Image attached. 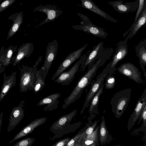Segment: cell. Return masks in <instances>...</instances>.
I'll list each match as a JSON object with an SVG mask.
<instances>
[{"instance_id": "6da1fadb", "label": "cell", "mask_w": 146, "mask_h": 146, "mask_svg": "<svg viewBox=\"0 0 146 146\" xmlns=\"http://www.w3.org/2000/svg\"><path fill=\"white\" fill-rule=\"evenodd\" d=\"M113 52V49L111 47L105 48L101 55L88 68V70L80 79L69 95L64 99V103L62 106L63 109L66 108L80 98L84 89L91 84L97 70L110 59Z\"/></svg>"}, {"instance_id": "7a4b0ae2", "label": "cell", "mask_w": 146, "mask_h": 146, "mask_svg": "<svg viewBox=\"0 0 146 146\" xmlns=\"http://www.w3.org/2000/svg\"><path fill=\"white\" fill-rule=\"evenodd\" d=\"M42 57H39L37 60L32 68L26 65H22L20 69V81L19 84L20 92L21 93L28 90H33L38 70L37 66L41 62Z\"/></svg>"}, {"instance_id": "3957f363", "label": "cell", "mask_w": 146, "mask_h": 146, "mask_svg": "<svg viewBox=\"0 0 146 146\" xmlns=\"http://www.w3.org/2000/svg\"><path fill=\"white\" fill-rule=\"evenodd\" d=\"M131 92V88H127L113 94L110 104L112 112L116 118L119 119L124 113L130 101Z\"/></svg>"}, {"instance_id": "277c9868", "label": "cell", "mask_w": 146, "mask_h": 146, "mask_svg": "<svg viewBox=\"0 0 146 146\" xmlns=\"http://www.w3.org/2000/svg\"><path fill=\"white\" fill-rule=\"evenodd\" d=\"M77 14L82 19L80 25L72 26L75 30H81L101 38H106L108 35L103 28L98 27L94 24L89 17L80 13Z\"/></svg>"}, {"instance_id": "5b68a950", "label": "cell", "mask_w": 146, "mask_h": 146, "mask_svg": "<svg viewBox=\"0 0 146 146\" xmlns=\"http://www.w3.org/2000/svg\"><path fill=\"white\" fill-rule=\"evenodd\" d=\"M58 48V44L56 39L48 44L44 63L40 69L43 78L44 80L52 62L56 57Z\"/></svg>"}, {"instance_id": "8992f818", "label": "cell", "mask_w": 146, "mask_h": 146, "mask_svg": "<svg viewBox=\"0 0 146 146\" xmlns=\"http://www.w3.org/2000/svg\"><path fill=\"white\" fill-rule=\"evenodd\" d=\"M108 73L109 65L108 64L102 71L97 76L96 80L92 82L90 90L86 95L85 101L80 112V114H82L85 109L89 106L91 100L97 93L101 84L104 82Z\"/></svg>"}, {"instance_id": "52a82bcc", "label": "cell", "mask_w": 146, "mask_h": 146, "mask_svg": "<svg viewBox=\"0 0 146 146\" xmlns=\"http://www.w3.org/2000/svg\"><path fill=\"white\" fill-rule=\"evenodd\" d=\"M128 39L126 37L124 40L120 41L117 44L112 60L108 64V74H113L118 62L124 59L127 55L128 54L127 42Z\"/></svg>"}, {"instance_id": "ba28073f", "label": "cell", "mask_w": 146, "mask_h": 146, "mask_svg": "<svg viewBox=\"0 0 146 146\" xmlns=\"http://www.w3.org/2000/svg\"><path fill=\"white\" fill-rule=\"evenodd\" d=\"M87 56L84 54L68 71L63 72L59 75L54 82L62 86L68 85L73 80L75 75L79 70L80 66L85 61Z\"/></svg>"}, {"instance_id": "9c48e42d", "label": "cell", "mask_w": 146, "mask_h": 146, "mask_svg": "<svg viewBox=\"0 0 146 146\" xmlns=\"http://www.w3.org/2000/svg\"><path fill=\"white\" fill-rule=\"evenodd\" d=\"M119 73L125 76L136 82L142 84L143 83L141 76V72L139 69L133 64L126 62L123 63L115 68Z\"/></svg>"}, {"instance_id": "30bf717a", "label": "cell", "mask_w": 146, "mask_h": 146, "mask_svg": "<svg viewBox=\"0 0 146 146\" xmlns=\"http://www.w3.org/2000/svg\"><path fill=\"white\" fill-rule=\"evenodd\" d=\"M88 45V44H85L80 48L69 54L60 64L59 67L53 75L51 80H54L74 62L78 59L81 56L82 52L86 49Z\"/></svg>"}, {"instance_id": "8fae6325", "label": "cell", "mask_w": 146, "mask_h": 146, "mask_svg": "<svg viewBox=\"0 0 146 146\" xmlns=\"http://www.w3.org/2000/svg\"><path fill=\"white\" fill-rule=\"evenodd\" d=\"M38 11L42 12L46 14L47 17L38 26L53 21L60 15L62 11L54 5L48 4L45 5H40L35 7L33 12Z\"/></svg>"}, {"instance_id": "7c38bea8", "label": "cell", "mask_w": 146, "mask_h": 146, "mask_svg": "<svg viewBox=\"0 0 146 146\" xmlns=\"http://www.w3.org/2000/svg\"><path fill=\"white\" fill-rule=\"evenodd\" d=\"M146 106V87L138 100L134 110L130 116L127 122L128 131L133 127L141 115L144 107Z\"/></svg>"}, {"instance_id": "4fadbf2b", "label": "cell", "mask_w": 146, "mask_h": 146, "mask_svg": "<svg viewBox=\"0 0 146 146\" xmlns=\"http://www.w3.org/2000/svg\"><path fill=\"white\" fill-rule=\"evenodd\" d=\"M25 102V100H22L17 106L13 107L9 117L7 129L8 132L14 129L23 119L24 116L23 107Z\"/></svg>"}, {"instance_id": "5bb4252c", "label": "cell", "mask_w": 146, "mask_h": 146, "mask_svg": "<svg viewBox=\"0 0 146 146\" xmlns=\"http://www.w3.org/2000/svg\"><path fill=\"white\" fill-rule=\"evenodd\" d=\"M104 43L103 42H100L93 47V49L86 58L84 62L81 65L80 71L83 72L88 67L89 68L98 59L102 54L104 50Z\"/></svg>"}, {"instance_id": "9a60e30c", "label": "cell", "mask_w": 146, "mask_h": 146, "mask_svg": "<svg viewBox=\"0 0 146 146\" xmlns=\"http://www.w3.org/2000/svg\"><path fill=\"white\" fill-rule=\"evenodd\" d=\"M107 3L115 11L120 13L134 12L137 9L139 5V0L133 2L124 3L123 0H119L108 1Z\"/></svg>"}, {"instance_id": "2e32d148", "label": "cell", "mask_w": 146, "mask_h": 146, "mask_svg": "<svg viewBox=\"0 0 146 146\" xmlns=\"http://www.w3.org/2000/svg\"><path fill=\"white\" fill-rule=\"evenodd\" d=\"M47 119L46 117H44L36 118L33 120L21 129L9 142V144L32 133L36 128L44 124Z\"/></svg>"}, {"instance_id": "e0dca14e", "label": "cell", "mask_w": 146, "mask_h": 146, "mask_svg": "<svg viewBox=\"0 0 146 146\" xmlns=\"http://www.w3.org/2000/svg\"><path fill=\"white\" fill-rule=\"evenodd\" d=\"M146 21V7L145 4L143 11L138 19L135 23H133L129 29L123 34L125 37L129 33L127 37L130 39L135 35L140 29L145 24Z\"/></svg>"}, {"instance_id": "ac0fdd59", "label": "cell", "mask_w": 146, "mask_h": 146, "mask_svg": "<svg viewBox=\"0 0 146 146\" xmlns=\"http://www.w3.org/2000/svg\"><path fill=\"white\" fill-rule=\"evenodd\" d=\"M34 45L32 42H27L23 44L17 49L16 56L12 58L14 62L13 65L15 66L19 64L25 57H29L33 51Z\"/></svg>"}, {"instance_id": "d6986e66", "label": "cell", "mask_w": 146, "mask_h": 146, "mask_svg": "<svg viewBox=\"0 0 146 146\" xmlns=\"http://www.w3.org/2000/svg\"><path fill=\"white\" fill-rule=\"evenodd\" d=\"M82 7L88 9L105 19L112 22L117 23L115 19L108 14L100 9L92 0H80Z\"/></svg>"}, {"instance_id": "ffe728a7", "label": "cell", "mask_w": 146, "mask_h": 146, "mask_svg": "<svg viewBox=\"0 0 146 146\" xmlns=\"http://www.w3.org/2000/svg\"><path fill=\"white\" fill-rule=\"evenodd\" d=\"M16 71L14 72L9 76L3 74V82L0 92V102L3 99L11 89L16 84Z\"/></svg>"}, {"instance_id": "44dd1931", "label": "cell", "mask_w": 146, "mask_h": 146, "mask_svg": "<svg viewBox=\"0 0 146 146\" xmlns=\"http://www.w3.org/2000/svg\"><path fill=\"white\" fill-rule=\"evenodd\" d=\"M77 110V109L61 117L52 125L50 131L54 134L64 126L70 123L73 118L76 115Z\"/></svg>"}, {"instance_id": "7402d4cb", "label": "cell", "mask_w": 146, "mask_h": 146, "mask_svg": "<svg viewBox=\"0 0 146 146\" xmlns=\"http://www.w3.org/2000/svg\"><path fill=\"white\" fill-rule=\"evenodd\" d=\"M7 19L11 20L13 23L8 33L7 40L13 36L19 30L23 21V13L21 12L13 14L10 16Z\"/></svg>"}, {"instance_id": "603a6c76", "label": "cell", "mask_w": 146, "mask_h": 146, "mask_svg": "<svg viewBox=\"0 0 146 146\" xmlns=\"http://www.w3.org/2000/svg\"><path fill=\"white\" fill-rule=\"evenodd\" d=\"M136 56L139 58L140 67L143 72H146V38L140 41L135 48Z\"/></svg>"}, {"instance_id": "cb8c5ba5", "label": "cell", "mask_w": 146, "mask_h": 146, "mask_svg": "<svg viewBox=\"0 0 146 146\" xmlns=\"http://www.w3.org/2000/svg\"><path fill=\"white\" fill-rule=\"evenodd\" d=\"M102 120L99 125V142L101 145H105L111 142L113 138L108 131L106 124L104 116L101 117Z\"/></svg>"}, {"instance_id": "d4e9b609", "label": "cell", "mask_w": 146, "mask_h": 146, "mask_svg": "<svg viewBox=\"0 0 146 146\" xmlns=\"http://www.w3.org/2000/svg\"><path fill=\"white\" fill-rule=\"evenodd\" d=\"M17 46H13L10 45L7 49L2 47L0 50V62L4 67L7 66L11 64L14 52L16 51Z\"/></svg>"}, {"instance_id": "484cf974", "label": "cell", "mask_w": 146, "mask_h": 146, "mask_svg": "<svg viewBox=\"0 0 146 146\" xmlns=\"http://www.w3.org/2000/svg\"><path fill=\"white\" fill-rule=\"evenodd\" d=\"M99 125L97 126L93 132L87 135L81 140L80 143L82 146H98L99 145Z\"/></svg>"}, {"instance_id": "4316f807", "label": "cell", "mask_w": 146, "mask_h": 146, "mask_svg": "<svg viewBox=\"0 0 146 146\" xmlns=\"http://www.w3.org/2000/svg\"><path fill=\"white\" fill-rule=\"evenodd\" d=\"M82 122H79L71 124L70 123L64 126L54 134L51 138V140H54L55 139L60 138L67 134L73 132L78 129L81 126Z\"/></svg>"}, {"instance_id": "83f0119b", "label": "cell", "mask_w": 146, "mask_h": 146, "mask_svg": "<svg viewBox=\"0 0 146 146\" xmlns=\"http://www.w3.org/2000/svg\"><path fill=\"white\" fill-rule=\"evenodd\" d=\"M104 86V82L102 83L99 89L96 94L91 100L88 112L90 114H99L98 107L100 98L102 94Z\"/></svg>"}, {"instance_id": "f1b7e54d", "label": "cell", "mask_w": 146, "mask_h": 146, "mask_svg": "<svg viewBox=\"0 0 146 146\" xmlns=\"http://www.w3.org/2000/svg\"><path fill=\"white\" fill-rule=\"evenodd\" d=\"M95 116V114H90V116L88 117V123H86V126L84 127L81 130L82 132V138L81 140L84 139L87 135L92 133L97 126L99 120H95L94 122L92 121V119L94 118Z\"/></svg>"}, {"instance_id": "f546056e", "label": "cell", "mask_w": 146, "mask_h": 146, "mask_svg": "<svg viewBox=\"0 0 146 146\" xmlns=\"http://www.w3.org/2000/svg\"><path fill=\"white\" fill-rule=\"evenodd\" d=\"M45 85V80L43 78L40 69L38 70L36 74L33 91L35 94L38 93L42 90Z\"/></svg>"}, {"instance_id": "4dcf8cb0", "label": "cell", "mask_w": 146, "mask_h": 146, "mask_svg": "<svg viewBox=\"0 0 146 146\" xmlns=\"http://www.w3.org/2000/svg\"><path fill=\"white\" fill-rule=\"evenodd\" d=\"M60 95V93L52 94L42 99L37 104V106H40L52 103L57 100Z\"/></svg>"}, {"instance_id": "1f68e13d", "label": "cell", "mask_w": 146, "mask_h": 146, "mask_svg": "<svg viewBox=\"0 0 146 146\" xmlns=\"http://www.w3.org/2000/svg\"><path fill=\"white\" fill-rule=\"evenodd\" d=\"M82 138V133L80 131L72 138H70L66 146H81L80 141Z\"/></svg>"}, {"instance_id": "d6a6232c", "label": "cell", "mask_w": 146, "mask_h": 146, "mask_svg": "<svg viewBox=\"0 0 146 146\" xmlns=\"http://www.w3.org/2000/svg\"><path fill=\"white\" fill-rule=\"evenodd\" d=\"M115 79L113 74H108L106 78L105 88L106 89L113 88L115 86Z\"/></svg>"}, {"instance_id": "836d02e7", "label": "cell", "mask_w": 146, "mask_h": 146, "mask_svg": "<svg viewBox=\"0 0 146 146\" xmlns=\"http://www.w3.org/2000/svg\"><path fill=\"white\" fill-rule=\"evenodd\" d=\"M35 141V138L27 137L17 142L13 146H31Z\"/></svg>"}, {"instance_id": "e575fe53", "label": "cell", "mask_w": 146, "mask_h": 146, "mask_svg": "<svg viewBox=\"0 0 146 146\" xmlns=\"http://www.w3.org/2000/svg\"><path fill=\"white\" fill-rule=\"evenodd\" d=\"M142 116V120L143 121L142 125L140 127L139 129L137 130H138V131H141L144 132L145 134L146 131V106H145L143 111L141 114Z\"/></svg>"}, {"instance_id": "d590c367", "label": "cell", "mask_w": 146, "mask_h": 146, "mask_svg": "<svg viewBox=\"0 0 146 146\" xmlns=\"http://www.w3.org/2000/svg\"><path fill=\"white\" fill-rule=\"evenodd\" d=\"M16 0H4L0 4V13L13 4Z\"/></svg>"}, {"instance_id": "8d00e7d4", "label": "cell", "mask_w": 146, "mask_h": 146, "mask_svg": "<svg viewBox=\"0 0 146 146\" xmlns=\"http://www.w3.org/2000/svg\"><path fill=\"white\" fill-rule=\"evenodd\" d=\"M59 101L58 100H57L52 103L46 104L43 110L45 111H51L56 109L58 107Z\"/></svg>"}, {"instance_id": "74e56055", "label": "cell", "mask_w": 146, "mask_h": 146, "mask_svg": "<svg viewBox=\"0 0 146 146\" xmlns=\"http://www.w3.org/2000/svg\"><path fill=\"white\" fill-rule=\"evenodd\" d=\"M145 1V0H139V5L137 10L133 23H135L137 21L143 11L145 5L146 3Z\"/></svg>"}, {"instance_id": "f35d334b", "label": "cell", "mask_w": 146, "mask_h": 146, "mask_svg": "<svg viewBox=\"0 0 146 146\" xmlns=\"http://www.w3.org/2000/svg\"><path fill=\"white\" fill-rule=\"evenodd\" d=\"M70 138V137L63 139L60 140L54 144L52 145V146H66L69 141Z\"/></svg>"}, {"instance_id": "ab89813d", "label": "cell", "mask_w": 146, "mask_h": 146, "mask_svg": "<svg viewBox=\"0 0 146 146\" xmlns=\"http://www.w3.org/2000/svg\"><path fill=\"white\" fill-rule=\"evenodd\" d=\"M3 116V111H2L0 113V134L1 130V128L2 123V120Z\"/></svg>"}, {"instance_id": "60d3db41", "label": "cell", "mask_w": 146, "mask_h": 146, "mask_svg": "<svg viewBox=\"0 0 146 146\" xmlns=\"http://www.w3.org/2000/svg\"><path fill=\"white\" fill-rule=\"evenodd\" d=\"M5 70V67L3 65L0 67V74L3 72Z\"/></svg>"}, {"instance_id": "b9f144b4", "label": "cell", "mask_w": 146, "mask_h": 146, "mask_svg": "<svg viewBox=\"0 0 146 146\" xmlns=\"http://www.w3.org/2000/svg\"><path fill=\"white\" fill-rule=\"evenodd\" d=\"M2 65H3L2 63L1 62H0V67Z\"/></svg>"}, {"instance_id": "7bdbcfd3", "label": "cell", "mask_w": 146, "mask_h": 146, "mask_svg": "<svg viewBox=\"0 0 146 146\" xmlns=\"http://www.w3.org/2000/svg\"><path fill=\"white\" fill-rule=\"evenodd\" d=\"M2 1V0H0V2H1V1Z\"/></svg>"}]
</instances>
